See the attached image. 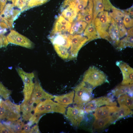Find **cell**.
Segmentation results:
<instances>
[{"label": "cell", "instance_id": "1", "mask_svg": "<svg viewBox=\"0 0 133 133\" xmlns=\"http://www.w3.org/2000/svg\"><path fill=\"white\" fill-rule=\"evenodd\" d=\"M49 39L59 56L63 59H68L70 46L69 35L57 34L50 36Z\"/></svg>", "mask_w": 133, "mask_h": 133}, {"label": "cell", "instance_id": "2", "mask_svg": "<svg viewBox=\"0 0 133 133\" xmlns=\"http://www.w3.org/2000/svg\"><path fill=\"white\" fill-rule=\"evenodd\" d=\"M20 105L14 104L8 99L0 103V121H9L16 120L20 117Z\"/></svg>", "mask_w": 133, "mask_h": 133}, {"label": "cell", "instance_id": "3", "mask_svg": "<svg viewBox=\"0 0 133 133\" xmlns=\"http://www.w3.org/2000/svg\"><path fill=\"white\" fill-rule=\"evenodd\" d=\"M83 81L93 88L108 82L106 75L94 66L90 67L85 71L83 75Z\"/></svg>", "mask_w": 133, "mask_h": 133}, {"label": "cell", "instance_id": "4", "mask_svg": "<svg viewBox=\"0 0 133 133\" xmlns=\"http://www.w3.org/2000/svg\"><path fill=\"white\" fill-rule=\"evenodd\" d=\"M111 18L107 11H103L99 14L94 20L96 29L100 38L105 39L111 43L108 29Z\"/></svg>", "mask_w": 133, "mask_h": 133}, {"label": "cell", "instance_id": "5", "mask_svg": "<svg viewBox=\"0 0 133 133\" xmlns=\"http://www.w3.org/2000/svg\"><path fill=\"white\" fill-rule=\"evenodd\" d=\"M93 88L83 81L81 82L74 89V103L81 106L91 100L93 98Z\"/></svg>", "mask_w": 133, "mask_h": 133}, {"label": "cell", "instance_id": "6", "mask_svg": "<svg viewBox=\"0 0 133 133\" xmlns=\"http://www.w3.org/2000/svg\"><path fill=\"white\" fill-rule=\"evenodd\" d=\"M67 105L54 102L50 99H47L40 102L36 106L34 114H42L52 112L65 114Z\"/></svg>", "mask_w": 133, "mask_h": 133}, {"label": "cell", "instance_id": "7", "mask_svg": "<svg viewBox=\"0 0 133 133\" xmlns=\"http://www.w3.org/2000/svg\"><path fill=\"white\" fill-rule=\"evenodd\" d=\"M16 69L24 83L23 91L24 96L23 101H26L30 98L34 88L35 83H33V80L34 75L33 72H26L19 67H17Z\"/></svg>", "mask_w": 133, "mask_h": 133}, {"label": "cell", "instance_id": "8", "mask_svg": "<svg viewBox=\"0 0 133 133\" xmlns=\"http://www.w3.org/2000/svg\"><path fill=\"white\" fill-rule=\"evenodd\" d=\"M70 41L68 59L76 58L81 48L87 42V39L84 36L80 34L69 35Z\"/></svg>", "mask_w": 133, "mask_h": 133}, {"label": "cell", "instance_id": "9", "mask_svg": "<svg viewBox=\"0 0 133 133\" xmlns=\"http://www.w3.org/2000/svg\"><path fill=\"white\" fill-rule=\"evenodd\" d=\"M84 112L83 107L80 106L69 107L65 114V116L73 126L77 127L83 120Z\"/></svg>", "mask_w": 133, "mask_h": 133}, {"label": "cell", "instance_id": "10", "mask_svg": "<svg viewBox=\"0 0 133 133\" xmlns=\"http://www.w3.org/2000/svg\"><path fill=\"white\" fill-rule=\"evenodd\" d=\"M6 38L8 43L29 49L34 46V44L28 38L14 30H10Z\"/></svg>", "mask_w": 133, "mask_h": 133}, {"label": "cell", "instance_id": "11", "mask_svg": "<svg viewBox=\"0 0 133 133\" xmlns=\"http://www.w3.org/2000/svg\"><path fill=\"white\" fill-rule=\"evenodd\" d=\"M116 103L106 97H102L96 98L83 105L84 112L89 113L94 111L97 108L103 105L116 106Z\"/></svg>", "mask_w": 133, "mask_h": 133}, {"label": "cell", "instance_id": "12", "mask_svg": "<svg viewBox=\"0 0 133 133\" xmlns=\"http://www.w3.org/2000/svg\"><path fill=\"white\" fill-rule=\"evenodd\" d=\"M71 25V23L61 15L57 18L50 36L57 34L69 32Z\"/></svg>", "mask_w": 133, "mask_h": 133}, {"label": "cell", "instance_id": "13", "mask_svg": "<svg viewBox=\"0 0 133 133\" xmlns=\"http://www.w3.org/2000/svg\"><path fill=\"white\" fill-rule=\"evenodd\" d=\"M116 64L120 68L122 74L123 79L121 84L127 85L133 84V68L122 61H117Z\"/></svg>", "mask_w": 133, "mask_h": 133}, {"label": "cell", "instance_id": "14", "mask_svg": "<svg viewBox=\"0 0 133 133\" xmlns=\"http://www.w3.org/2000/svg\"><path fill=\"white\" fill-rule=\"evenodd\" d=\"M14 7L12 4H8L0 13L1 16L9 22L11 27H12L14 21L17 19L21 12L18 9H15Z\"/></svg>", "mask_w": 133, "mask_h": 133}, {"label": "cell", "instance_id": "15", "mask_svg": "<svg viewBox=\"0 0 133 133\" xmlns=\"http://www.w3.org/2000/svg\"><path fill=\"white\" fill-rule=\"evenodd\" d=\"M88 5L85 9L80 12L77 17L76 21H83L89 23L93 19V1H88Z\"/></svg>", "mask_w": 133, "mask_h": 133}, {"label": "cell", "instance_id": "16", "mask_svg": "<svg viewBox=\"0 0 133 133\" xmlns=\"http://www.w3.org/2000/svg\"><path fill=\"white\" fill-rule=\"evenodd\" d=\"M118 108L116 106L106 105L97 108L93 114L95 119H98L110 115L117 111Z\"/></svg>", "mask_w": 133, "mask_h": 133}, {"label": "cell", "instance_id": "17", "mask_svg": "<svg viewBox=\"0 0 133 133\" xmlns=\"http://www.w3.org/2000/svg\"><path fill=\"white\" fill-rule=\"evenodd\" d=\"M108 33L111 40V43L117 48L120 42V37L117 25L112 17Z\"/></svg>", "mask_w": 133, "mask_h": 133}, {"label": "cell", "instance_id": "18", "mask_svg": "<svg viewBox=\"0 0 133 133\" xmlns=\"http://www.w3.org/2000/svg\"><path fill=\"white\" fill-rule=\"evenodd\" d=\"M35 100L50 99L54 98V96L46 92L42 89L39 82L36 81L33 92L31 95Z\"/></svg>", "mask_w": 133, "mask_h": 133}, {"label": "cell", "instance_id": "19", "mask_svg": "<svg viewBox=\"0 0 133 133\" xmlns=\"http://www.w3.org/2000/svg\"><path fill=\"white\" fill-rule=\"evenodd\" d=\"M76 2H73L61 11V15L71 23L74 21L78 14L75 9Z\"/></svg>", "mask_w": 133, "mask_h": 133}, {"label": "cell", "instance_id": "20", "mask_svg": "<svg viewBox=\"0 0 133 133\" xmlns=\"http://www.w3.org/2000/svg\"><path fill=\"white\" fill-rule=\"evenodd\" d=\"M113 123H114L113 116L109 115L102 118L96 119L93 124L92 128L94 130H100Z\"/></svg>", "mask_w": 133, "mask_h": 133}, {"label": "cell", "instance_id": "21", "mask_svg": "<svg viewBox=\"0 0 133 133\" xmlns=\"http://www.w3.org/2000/svg\"><path fill=\"white\" fill-rule=\"evenodd\" d=\"M83 35L87 38L89 42L100 38L96 29L94 20L87 25L84 30Z\"/></svg>", "mask_w": 133, "mask_h": 133}, {"label": "cell", "instance_id": "22", "mask_svg": "<svg viewBox=\"0 0 133 133\" xmlns=\"http://www.w3.org/2000/svg\"><path fill=\"white\" fill-rule=\"evenodd\" d=\"M133 114V111L128 106L125 105L120 106L117 111L114 113L112 115L114 123L119 119L131 116Z\"/></svg>", "mask_w": 133, "mask_h": 133}, {"label": "cell", "instance_id": "23", "mask_svg": "<svg viewBox=\"0 0 133 133\" xmlns=\"http://www.w3.org/2000/svg\"><path fill=\"white\" fill-rule=\"evenodd\" d=\"M133 27L130 28L127 32L126 37L120 40L119 44L117 48L121 50L127 47H133Z\"/></svg>", "mask_w": 133, "mask_h": 133}, {"label": "cell", "instance_id": "24", "mask_svg": "<svg viewBox=\"0 0 133 133\" xmlns=\"http://www.w3.org/2000/svg\"><path fill=\"white\" fill-rule=\"evenodd\" d=\"M133 84L127 85H120L116 87L112 91L113 95L116 97L126 94H132Z\"/></svg>", "mask_w": 133, "mask_h": 133}, {"label": "cell", "instance_id": "25", "mask_svg": "<svg viewBox=\"0 0 133 133\" xmlns=\"http://www.w3.org/2000/svg\"><path fill=\"white\" fill-rule=\"evenodd\" d=\"M3 121L7 125L12 133H22L25 124L21 119L12 121Z\"/></svg>", "mask_w": 133, "mask_h": 133}, {"label": "cell", "instance_id": "26", "mask_svg": "<svg viewBox=\"0 0 133 133\" xmlns=\"http://www.w3.org/2000/svg\"><path fill=\"white\" fill-rule=\"evenodd\" d=\"M74 91L70 92L62 95L54 96V100L58 103L64 105H68L72 104L73 102Z\"/></svg>", "mask_w": 133, "mask_h": 133}, {"label": "cell", "instance_id": "27", "mask_svg": "<svg viewBox=\"0 0 133 133\" xmlns=\"http://www.w3.org/2000/svg\"><path fill=\"white\" fill-rule=\"evenodd\" d=\"M116 23L119 30L120 37H122L127 35V31L123 23L122 18L120 16L116 15L113 12L109 14Z\"/></svg>", "mask_w": 133, "mask_h": 133}, {"label": "cell", "instance_id": "28", "mask_svg": "<svg viewBox=\"0 0 133 133\" xmlns=\"http://www.w3.org/2000/svg\"><path fill=\"white\" fill-rule=\"evenodd\" d=\"M87 23L83 21H76L73 23L70 28L69 33L73 35L81 33L84 30Z\"/></svg>", "mask_w": 133, "mask_h": 133}, {"label": "cell", "instance_id": "29", "mask_svg": "<svg viewBox=\"0 0 133 133\" xmlns=\"http://www.w3.org/2000/svg\"><path fill=\"white\" fill-rule=\"evenodd\" d=\"M117 100L120 106L125 105L131 109H133V99L132 96L126 94L119 97Z\"/></svg>", "mask_w": 133, "mask_h": 133}, {"label": "cell", "instance_id": "30", "mask_svg": "<svg viewBox=\"0 0 133 133\" xmlns=\"http://www.w3.org/2000/svg\"><path fill=\"white\" fill-rule=\"evenodd\" d=\"M93 19L94 20L99 14L104 11V7L102 0H93Z\"/></svg>", "mask_w": 133, "mask_h": 133}, {"label": "cell", "instance_id": "31", "mask_svg": "<svg viewBox=\"0 0 133 133\" xmlns=\"http://www.w3.org/2000/svg\"><path fill=\"white\" fill-rule=\"evenodd\" d=\"M12 4L21 12L27 10V0H12Z\"/></svg>", "mask_w": 133, "mask_h": 133}, {"label": "cell", "instance_id": "32", "mask_svg": "<svg viewBox=\"0 0 133 133\" xmlns=\"http://www.w3.org/2000/svg\"><path fill=\"white\" fill-rule=\"evenodd\" d=\"M50 0H27V10L31 8L42 5Z\"/></svg>", "mask_w": 133, "mask_h": 133}, {"label": "cell", "instance_id": "33", "mask_svg": "<svg viewBox=\"0 0 133 133\" xmlns=\"http://www.w3.org/2000/svg\"><path fill=\"white\" fill-rule=\"evenodd\" d=\"M88 0H77L75 5V9L77 13L83 10L87 5Z\"/></svg>", "mask_w": 133, "mask_h": 133}, {"label": "cell", "instance_id": "34", "mask_svg": "<svg viewBox=\"0 0 133 133\" xmlns=\"http://www.w3.org/2000/svg\"><path fill=\"white\" fill-rule=\"evenodd\" d=\"M11 92L7 89L0 82V97L6 100L7 99Z\"/></svg>", "mask_w": 133, "mask_h": 133}, {"label": "cell", "instance_id": "35", "mask_svg": "<svg viewBox=\"0 0 133 133\" xmlns=\"http://www.w3.org/2000/svg\"><path fill=\"white\" fill-rule=\"evenodd\" d=\"M123 22L125 27L129 28L133 27V20L129 16L125 15L123 19Z\"/></svg>", "mask_w": 133, "mask_h": 133}, {"label": "cell", "instance_id": "36", "mask_svg": "<svg viewBox=\"0 0 133 133\" xmlns=\"http://www.w3.org/2000/svg\"><path fill=\"white\" fill-rule=\"evenodd\" d=\"M42 114L39 113L34 114L29 119V122L28 123L31 126L34 123H37L42 116Z\"/></svg>", "mask_w": 133, "mask_h": 133}, {"label": "cell", "instance_id": "37", "mask_svg": "<svg viewBox=\"0 0 133 133\" xmlns=\"http://www.w3.org/2000/svg\"><path fill=\"white\" fill-rule=\"evenodd\" d=\"M12 133L7 125L4 122H0V133Z\"/></svg>", "mask_w": 133, "mask_h": 133}, {"label": "cell", "instance_id": "38", "mask_svg": "<svg viewBox=\"0 0 133 133\" xmlns=\"http://www.w3.org/2000/svg\"><path fill=\"white\" fill-rule=\"evenodd\" d=\"M105 10L110 11L115 7L112 4L109 0H102Z\"/></svg>", "mask_w": 133, "mask_h": 133}, {"label": "cell", "instance_id": "39", "mask_svg": "<svg viewBox=\"0 0 133 133\" xmlns=\"http://www.w3.org/2000/svg\"><path fill=\"white\" fill-rule=\"evenodd\" d=\"M31 126L27 123L25 124L22 133H30Z\"/></svg>", "mask_w": 133, "mask_h": 133}, {"label": "cell", "instance_id": "40", "mask_svg": "<svg viewBox=\"0 0 133 133\" xmlns=\"http://www.w3.org/2000/svg\"><path fill=\"white\" fill-rule=\"evenodd\" d=\"M38 127L37 125H35L31 128L30 133H39Z\"/></svg>", "mask_w": 133, "mask_h": 133}, {"label": "cell", "instance_id": "41", "mask_svg": "<svg viewBox=\"0 0 133 133\" xmlns=\"http://www.w3.org/2000/svg\"><path fill=\"white\" fill-rule=\"evenodd\" d=\"M1 5L0 8V12L3 10L6 5L7 0H0Z\"/></svg>", "mask_w": 133, "mask_h": 133}, {"label": "cell", "instance_id": "42", "mask_svg": "<svg viewBox=\"0 0 133 133\" xmlns=\"http://www.w3.org/2000/svg\"><path fill=\"white\" fill-rule=\"evenodd\" d=\"M133 7H131L129 9L126 11H125L123 13L125 15H128L129 16H133Z\"/></svg>", "mask_w": 133, "mask_h": 133}, {"label": "cell", "instance_id": "43", "mask_svg": "<svg viewBox=\"0 0 133 133\" xmlns=\"http://www.w3.org/2000/svg\"><path fill=\"white\" fill-rule=\"evenodd\" d=\"M4 36L3 34H0V41L3 40L4 39Z\"/></svg>", "mask_w": 133, "mask_h": 133}, {"label": "cell", "instance_id": "44", "mask_svg": "<svg viewBox=\"0 0 133 133\" xmlns=\"http://www.w3.org/2000/svg\"><path fill=\"white\" fill-rule=\"evenodd\" d=\"M2 100L1 98L0 97V103L1 102Z\"/></svg>", "mask_w": 133, "mask_h": 133}, {"label": "cell", "instance_id": "45", "mask_svg": "<svg viewBox=\"0 0 133 133\" xmlns=\"http://www.w3.org/2000/svg\"><path fill=\"white\" fill-rule=\"evenodd\" d=\"M0 5H1V4H0Z\"/></svg>", "mask_w": 133, "mask_h": 133}, {"label": "cell", "instance_id": "46", "mask_svg": "<svg viewBox=\"0 0 133 133\" xmlns=\"http://www.w3.org/2000/svg\"><path fill=\"white\" fill-rule=\"evenodd\" d=\"M93 0H88V1H93Z\"/></svg>", "mask_w": 133, "mask_h": 133}, {"label": "cell", "instance_id": "47", "mask_svg": "<svg viewBox=\"0 0 133 133\" xmlns=\"http://www.w3.org/2000/svg\"><path fill=\"white\" fill-rule=\"evenodd\" d=\"M9 1H12V0H8Z\"/></svg>", "mask_w": 133, "mask_h": 133}]
</instances>
